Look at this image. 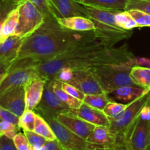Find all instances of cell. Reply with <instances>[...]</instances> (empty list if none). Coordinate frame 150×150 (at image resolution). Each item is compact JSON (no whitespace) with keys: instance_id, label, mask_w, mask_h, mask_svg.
<instances>
[{"instance_id":"9a60e30c","label":"cell","mask_w":150,"mask_h":150,"mask_svg":"<svg viewBox=\"0 0 150 150\" xmlns=\"http://www.w3.org/2000/svg\"><path fill=\"white\" fill-rule=\"evenodd\" d=\"M57 119L73 133L86 141L96 127L70 113L59 114Z\"/></svg>"},{"instance_id":"d6986e66","label":"cell","mask_w":150,"mask_h":150,"mask_svg":"<svg viewBox=\"0 0 150 150\" xmlns=\"http://www.w3.org/2000/svg\"><path fill=\"white\" fill-rule=\"evenodd\" d=\"M86 142L95 146L106 147L114 145L118 142V139L115 133L111 129L105 126H96Z\"/></svg>"},{"instance_id":"30bf717a","label":"cell","mask_w":150,"mask_h":150,"mask_svg":"<svg viewBox=\"0 0 150 150\" xmlns=\"http://www.w3.org/2000/svg\"><path fill=\"white\" fill-rule=\"evenodd\" d=\"M125 142L132 150H144L150 144V120L139 115L130 131Z\"/></svg>"},{"instance_id":"e575fe53","label":"cell","mask_w":150,"mask_h":150,"mask_svg":"<svg viewBox=\"0 0 150 150\" xmlns=\"http://www.w3.org/2000/svg\"><path fill=\"white\" fill-rule=\"evenodd\" d=\"M13 140L18 150H33L24 133H18Z\"/></svg>"},{"instance_id":"2e32d148","label":"cell","mask_w":150,"mask_h":150,"mask_svg":"<svg viewBox=\"0 0 150 150\" xmlns=\"http://www.w3.org/2000/svg\"><path fill=\"white\" fill-rule=\"evenodd\" d=\"M70 113L95 126H105L109 127L111 125L110 119L103 111L94 108L83 102L80 108L78 109H71Z\"/></svg>"},{"instance_id":"4316f807","label":"cell","mask_w":150,"mask_h":150,"mask_svg":"<svg viewBox=\"0 0 150 150\" xmlns=\"http://www.w3.org/2000/svg\"><path fill=\"white\" fill-rule=\"evenodd\" d=\"M116 21L117 25L125 30L130 31L138 28L137 23L127 10L117 12L116 14Z\"/></svg>"},{"instance_id":"277c9868","label":"cell","mask_w":150,"mask_h":150,"mask_svg":"<svg viewBox=\"0 0 150 150\" xmlns=\"http://www.w3.org/2000/svg\"><path fill=\"white\" fill-rule=\"evenodd\" d=\"M85 7L88 18L94 22L97 30L100 32L111 46L122 40L129 38L133 34L132 30H125L117 25L116 14L119 11Z\"/></svg>"},{"instance_id":"ee69618b","label":"cell","mask_w":150,"mask_h":150,"mask_svg":"<svg viewBox=\"0 0 150 150\" xmlns=\"http://www.w3.org/2000/svg\"><path fill=\"white\" fill-rule=\"evenodd\" d=\"M144 150H150V144L148 146H146V147L145 148V149Z\"/></svg>"},{"instance_id":"cb8c5ba5","label":"cell","mask_w":150,"mask_h":150,"mask_svg":"<svg viewBox=\"0 0 150 150\" xmlns=\"http://www.w3.org/2000/svg\"><path fill=\"white\" fill-rule=\"evenodd\" d=\"M53 87H54V91L57 98L62 102L68 105L71 109H78V108H80V106L83 103L82 100L76 98H74L72 95H70V94L66 92L65 91L63 90L61 86V82L59 81L54 80Z\"/></svg>"},{"instance_id":"83f0119b","label":"cell","mask_w":150,"mask_h":150,"mask_svg":"<svg viewBox=\"0 0 150 150\" xmlns=\"http://www.w3.org/2000/svg\"><path fill=\"white\" fill-rule=\"evenodd\" d=\"M38 114L35 111L25 110L19 118V127L23 130L34 131Z\"/></svg>"},{"instance_id":"52a82bcc","label":"cell","mask_w":150,"mask_h":150,"mask_svg":"<svg viewBox=\"0 0 150 150\" xmlns=\"http://www.w3.org/2000/svg\"><path fill=\"white\" fill-rule=\"evenodd\" d=\"M45 18L30 0L19 5V18L14 35L27 38L45 22Z\"/></svg>"},{"instance_id":"ffe728a7","label":"cell","mask_w":150,"mask_h":150,"mask_svg":"<svg viewBox=\"0 0 150 150\" xmlns=\"http://www.w3.org/2000/svg\"><path fill=\"white\" fill-rule=\"evenodd\" d=\"M57 19L63 27L73 31L85 32L96 29L94 22L89 18L83 16H72Z\"/></svg>"},{"instance_id":"8992f818","label":"cell","mask_w":150,"mask_h":150,"mask_svg":"<svg viewBox=\"0 0 150 150\" xmlns=\"http://www.w3.org/2000/svg\"><path fill=\"white\" fill-rule=\"evenodd\" d=\"M149 101L150 91L129 103L128 106L120 117L114 120H110L111 125L109 128L117 136L118 142H125L128 132L139 117L142 110Z\"/></svg>"},{"instance_id":"4fadbf2b","label":"cell","mask_w":150,"mask_h":150,"mask_svg":"<svg viewBox=\"0 0 150 150\" xmlns=\"http://www.w3.org/2000/svg\"><path fill=\"white\" fill-rule=\"evenodd\" d=\"M50 11L56 18L83 16L88 18L86 7L76 0H48Z\"/></svg>"},{"instance_id":"3957f363","label":"cell","mask_w":150,"mask_h":150,"mask_svg":"<svg viewBox=\"0 0 150 150\" xmlns=\"http://www.w3.org/2000/svg\"><path fill=\"white\" fill-rule=\"evenodd\" d=\"M132 66L129 64H105L92 67V73L104 92L110 93L124 86H137L130 77Z\"/></svg>"},{"instance_id":"60d3db41","label":"cell","mask_w":150,"mask_h":150,"mask_svg":"<svg viewBox=\"0 0 150 150\" xmlns=\"http://www.w3.org/2000/svg\"><path fill=\"white\" fill-rule=\"evenodd\" d=\"M40 150H64L57 140L47 141Z\"/></svg>"},{"instance_id":"4dcf8cb0","label":"cell","mask_w":150,"mask_h":150,"mask_svg":"<svg viewBox=\"0 0 150 150\" xmlns=\"http://www.w3.org/2000/svg\"><path fill=\"white\" fill-rule=\"evenodd\" d=\"M138 25V28L150 27V14L139 10H127Z\"/></svg>"},{"instance_id":"9c48e42d","label":"cell","mask_w":150,"mask_h":150,"mask_svg":"<svg viewBox=\"0 0 150 150\" xmlns=\"http://www.w3.org/2000/svg\"><path fill=\"white\" fill-rule=\"evenodd\" d=\"M38 79L42 78L34 66L15 69L7 73L4 79L0 81V94L15 86H26Z\"/></svg>"},{"instance_id":"b9f144b4","label":"cell","mask_w":150,"mask_h":150,"mask_svg":"<svg viewBox=\"0 0 150 150\" xmlns=\"http://www.w3.org/2000/svg\"><path fill=\"white\" fill-rule=\"evenodd\" d=\"M132 65L134 66H141V67H149L150 68V59L144 57H135L132 61Z\"/></svg>"},{"instance_id":"f546056e","label":"cell","mask_w":150,"mask_h":150,"mask_svg":"<svg viewBox=\"0 0 150 150\" xmlns=\"http://www.w3.org/2000/svg\"><path fill=\"white\" fill-rule=\"evenodd\" d=\"M23 133L27 138L29 144L32 146L33 150H40L41 148L44 146L47 142V139L38 134L35 131H29V130H23Z\"/></svg>"},{"instance_id":"1f68e13d","label":"cell","mask_w":150,"mask_h":150,"mask_svg":"<svg viewBox=\"0 0 150 150\" xmlns=\"http://www.w3.org/2000/svg\"><path fill=\"white\" fill-rule=\"evenodd\" d=\"M21 127L8 122L1 120L0 122V136H4L13 139Z\"/></svg>"},{"instance_id":"f6af8a7d","label":"cell","mask_w":150,"mask_h":150,"mask_svg":"<svg viewBox=\"0 0 150 150\" xmlns=\"http://www.w3.org/2000/svg\"><path fill=\"white\" fill-rule=\"evenodd\" d=\"M64 150H65V149H64Z\"/></svg>"},{"instance_id":"ab89813d","label":"cell","mask_w":150,"mask_h":150,"mask_svg":"<svg viewBox=\"0 0 150 150\" xmlns=\"http://www.w3.org/2000/svg\"><path fill=\"white\" fill-rule=\"evenodd\" d=\"M0 150H18L13 139L4 136H0Z\"/></svg>"},{"instance_id":"d590c367","label":"cell","mask_w":150,"mask_h":150,"mask_svg":"<svg viewBox=\"0 0 150 150\" xmlns=\"http://www.w3.org/2000/svg\"><path fill=\"white\" fill-rule=\"evenodd\" d=\"M19 118L20 117L16 115L12 111L2 108V107H0V119L1 120L8 122L12 123V124L19 127Z\"/></svg>"},{"instance_id":"603a6c76","label":"cell","mask_w":150,"mask_h":150,"mask_svg":"<svg viewBox=\"0 0 150 150\" xmlns=\"http://www.w3.org/2000/svg\"><path fill=\"white\" fill-rule=\"evenodd\" d=\"M130 77L137 86L150 90V68L134 66L130 71Z\"/></svg>"},{"instance_id":"8fae6325","label":"cell","mask_w":150,"mask_h":150,"mask_svg":"<svg viewBox=\"0 0 150 150\" xmlns=\"http://www.w3.org/2000/svg\"><path fill=\"white\" fill-rule=\"evenodd\" d=\"M0 107L6 108L21 117L26 110L25 86H15L0 94Z\"/></svg>"},{"instance_id":"d6a6232c","label":"cell","mask_w":150,"mask_h":150,"mask_svg":"<svg viewBox=\"0 0 150 150\" xmlns=\"http://www.w3.org/2000/svg\"><path fill=\"white\" fill-rule=\"evenodd\" d=\"M139 10L150 14V0H128L125 10Z\"/></svg>"},{"instance_id":"ac0fdd59","label":"cell","mask_w":150,"mask_h":150,"mask_svg":"<svg viewBox=\"0 0 150 150\" xmlns=\"http://www.w3.org/2000/svg\"><path fill=\"white\" fill-rule=\"evenodd\" d=\"M47 81L38 79L25 86L26 89V110L35 111L42 100L45 85Z\"/></svg>"},{"instance_id":"8d00e7d4","label":"cell","mask_w":150,"mask_h":150,"mask_svg":"<svg viewBox=\"0 0 150 150\" xmlns=\"http://www.w3.org/2000/svg\"><path fill=\"white\" fill-rule=\"evenodd\" d=\"M61 86L63 90L65 91L66 92L70 94V95H72L74 98H76L83 101V98L85 97V94L82 92L81 90H79L76 86L70 84V83H64V82H61Z\"/></svg>"},{"instance_id":"7bdbcfd3","label":"cell","mask_w":150,"mask_h":150,"mask_svg":"<svg viewBox=\"0 0 150 150\" xmlns=\"http://www.w3.org/2000/svg\"><path fill=\"white\" fill-rule=\"evenodd\" d=\"M103 150H132V149L126 142H117L113 146L103 147Z\"/></svg>"},{"instance_id":"74e56055","label":"cell","mask_w":150,"mask_h":150,"mask_svg":"<svg viewBox=\"0 0 150 150\" xmlns=\"http://www.w3.org/2000/svg\"><path fill=\"white\" fill-rule=\"evenodd\" d=\"M73 76V70L70 67H64L57 73L53 80L59 81L60 82L68 83Z\"/></svg>"},{"instance_id":"5bb4252c","label":"cell","mask_w":150,"mask_h":150,"mask_svg":"<svg viewBox=\"0 0 150 150\" xmlns=\"http://www.w3.org/2000/svg\"><path fill=\"white\" fill-rule=\"evenodd\" d=\"M68 83L76 86L85 95L105 92L90 68L73 70V78Z\"/></svg>"},{"instance_id":"7402d4cb","label":"cell","mask_w":150,"mask_h":150,"mask_svg":"<svg viewBox=\"0 0 150 150\" xmlns=\"http://www.w3.org/2000/svg\"><path fill=\"white\" fill-rule=\"evenodd\" d=\"M19 18V6L12 10L7 17L1 22L0 27V42H2L7 38L13 35L16 32Z\"/></svg>"},{"instance_id":"d4e9b609","label":"cell","mask_w":150,"mask_h":150,"mask_svg":"<svg viewBox=\"0 0 150 150\" xmlns=\"http://www.w3.org/2000/svg\"><path fill=\"white\" fill-rule=\"evenodd\" d=\"M111 100L106 92L100 94H92V95H85L83 102L94 108H98L103 111L107 104Z\"/></svg>"},{"instance_id":"6da1fadb","label":"cell","mask_w":150,"mask_h":150,"mask_svg":"<svg viewBox=\"0 0 150 150\" xmlns=\"http://www.w3.org/2000/svg\"><path fill=\"white\" fill-rule=\"evenodd\" d=\"M98 42L111 46L97 29L73 31L61 26L56 18L45 19L43 24L25 40L15 67H33L79 46Z\"/></svg>"},{"instance_id":"44dd1931","label":"cell","mask_w":150,"mask_h":150,"mask_svg":"<svg viewBox=\"0 0 150 150\" xmlns=\"http://www.w3.org/2000/svg\"><path fill=\"white\" fill-rule=\"evenodd\" d=\"M79 3L86 7L103 10L122 11L125 10L128 0H76Z\"/></svg>"},{"instance_id":"836d02e7","label":"cell","mask_w":150,"mask_h":150,"mask_svg":"<svg viewBox=\"0 0 150 150\" xmlns=\"http://www.w3.org/2000/svg\"><path fill=\"white\" fill-rule=\"evenodd\" d=\"M26 0H1V16L6 17L12 10L17 8Z\"/></svg>"},{"instance_id":"f1b7e54d","label":"cell","mask_w":150,"mask_h":150,"mask_svg":"<svg viewBox=\"0 0 150 150\" xmlns=\"http://www.w3.org/2000/svg\"><path fill=\"white\" fill-rule=\"evenodd\" d=\"M127 106H128V104L111 100L105 107L103 112L106 114V116L110 120H114L120 117Z\"/></svg>"},{"instance_id":"f35d334b","label":"cell","mask_w":150,"mask_h":150,"mask_svg":"<svg viewBox=\"0 0 150 150\" xmlns=\"http://www.w3.org/2000/svg\"><path fill=\"white\" fill-rule=\"evenodd\" d=\"M30 1L34 4H35V6L40 10L41 13L45 16V19L54 18L52 13L50 11L48 4V0H30Z\"/></svg>"},{"instance_id":"7c38bea8","label":"cell","mask_w":150,"mask_h":150,"mask_svg":"<svg viewBox=\"0 0 150 150\" xmlns=\"http://www.w3.org/2000/svg\"><path fill=\"white\" fill-rule=\"evenodd\" d=\"M53 85L54 80L47 81L44 87L42 100L36 108L50 113L57 118L59 114H69L71 108L57 98L54 91Z\"/></svg>"},{"instance_id":"ba28073f","label":"cell","mask_w":150,"mask_h":150,"mask_svg":"<svg viewBox=\"0 0 150 150\" xmlns=\"http://www.w3.org/2000/svg\"><path fill=\"white\" fill-rule=\"evenodd\" d=\"M26 38L11 35L4 42H0V80L4 78L12 64L17 60L19 51Z\"/></svg>"},{"instance_id":"5b68a950","label":"cell","mask_w":150,"mask_h":150,"mask_svg":"<svg viewBox=\"0 0 150 150\" xmlns=\"http://www.w3.org/2000/svg\"><path fill=\"white\" fill-rule=\"evenodd\" d=\"M35 111L45 119L49 124L55 134L57 141L65 150H93L98 146L91 144L82 138L69 130L66 126L62 124L55 117L43 110L35 108Z\"/></svg>"},{"instance_id":"7a4b0ae2","label":"cell","mask_w":150,"mask_h":150,"mask_svg":"<svg viewBox=\"0 0 150 150\" xmlns=\"http://www.w3.org/2000/svg\"><path fill=\"white\" fill-rule=\"evenodd\" d=\"M135 57L129 51L127 44L120 47H114L98 42L79 46L34 67L42 79L51 81L64 67H70L76 70L89 69L101 64L125 63L133 67L132 61Z\"/></svg>"},{"instance_id":"e0dca14e","label":"cell","mask_w":150,"mask_h":150,"mask_svg":"<svg viewBox=\"0 0 150 150\" xmlns=\"http://www.w3.org/2000/svg\"><path fill=\"white\" fill-rule=\"evenodd\" d=\"M150 90L139 86H124L108 93L111 100L129 104L141 98Z\"/></svg>"},{"instance_id":"484cf974","label":"cell","mask_w":150,"mask_h":150,"mask_svg":"<svg viewBox=\"0 0 150 150\" xmlns=\"http://www.w3.org/2000/svg\"><path fill=\"white\" fill-rule=\"evenodd\" d=\"M34 131L38 134L40 135L41 136L45 138L48 141L57 140L55 134L53 132L51 126L40 115L37 116L36 121H35V125Z\"/></svg>"}]
</instances>
